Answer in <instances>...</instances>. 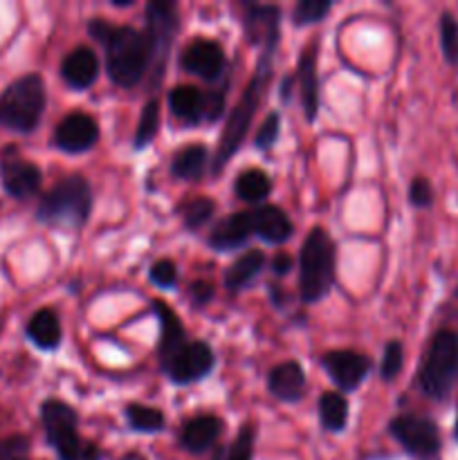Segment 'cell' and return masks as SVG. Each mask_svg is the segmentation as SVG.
<instances>
[{
	"mask_svg": "<svg viewBox=\"0 0 458 460\" xmlns=\"http://www.w3.org/2000/svg\"><path fill=\"white\" fill-rule=\"evenodd\" d=\"M88 31L106 49V72L121 88H135L153 63V48L146 31L128 25H112L103 18L88 22Z\"/></svg>",
	"mask_w": 458,
	"mask_h": 460,
	"instance_id": "obj_1",
	"label": "cell"
},
{
	"mask_svg": "<svg viewBox=\"0 0 458 460\" xmlns=\"http://www.w3.org/2000/svg\"><path fill=\"white\" fill-rule=\"evenodd\" d=\"M278 40H269V43L263 45V52L259 57V66H256V72L251 75L250 84L242 90L241 99L233 106L232 115H229L227 126H225L223 135H220L218 151H216L214 157V173H220L223 166L227 164L229 157L241 148L242 139H245L247 130H250L251 121H254L256 111L260 108V102H263L265 93H268L269 76H272V61H274V49H277Z\"/></svg>",
	"mask_w": 458,
	"mask_h": 460,
	"instance_id": "obj_2",
	"label": "cell"
},
{
	"mask_svg": "<svg viewBox=\"0 0 458 460\" xmlns=\"http://www.w3.org/2000/svg\"><path fill=\"white\" fill-rule=\"evenodd\" d=\"M92 211V189L84 175L58 180L36 207V220L54 227L81 229Z\"/></svg>",
	"mask_w": 458,
	"mask_h": 460,
	"instance_id": "obj_3",
	"label": "cell"
},
{
	"mask_svg": "<svg viewBox=\"0 0 458 460\" xmlns=\"http://www.w3.org/2000/svg\"><path fill=\"white\" fill-rule=\"evenodd\" d=\"M48 106L43 76L30 72L18 76L0 93V128L13 133H31Z\"/></svg>",
	"mask_w": 458,
	"mask_h": 460,
	"instance_id": "obj_4",
	"label": "cell"
},
{
	"mask_svg": "<svg viewBox=\"0 0 458 460\" xmlns=\"http://www.w3.org/2000/svg\"><path fill=\"white\" fill-rule=\"evenodd\" d=\"M335 283V243L323 227H313L299 254V295L305 304L323 299Z\"/></svg>",
	"mask_w": 458,
	"mask_h": 460,
	"instance_id": "obj_5",
	"label": "cell"
},
{
	"mask_svg": "<svg viewBox=\"0 0 458 460\" xmlns=\"http://www.w3.org/2000/svg\"><path fill=\"white\" fill-rule=\"evenodd\" d=\"M458 380V332L440 328L431 337L418 371V385L427 398L443 402Z\"/></svg>",
	"mask_w": 458,
	"mask_h": 460,
	"instance_id": "obj_6",
	"label": "cell"
},
{
	"mask_svg": "<svg viewBox=\"0 0 458 460\" xmlns=\"http://www.w3.org/2000/svg\"><path fill=\"white\" fill-rule=\"evenodd\" d=\"M40 422L45 436L61 460H101V452L94 443L84 440L76 431V411L61 400H45L40 407Z\"/></svg>",
	"mask_w": 458,
	"mask_h": 460,
	"instance_id": "obj_7",
	"label": "cell"
},
{
	"mask_svg": "<svg viewBox=\"0 0 458 460\" xmlns=\"http://www.w3.org/2000/svg\"><path fill=\"white\" fill-rule=\"evenodd\" d=\"M389 434L413 460H436L443 449V436L431 418L402 413L389 422Z\"/></svg>",
	"mask_w": 458,
	"mask_h": 460,
	"instance_id": "obj_8",
	"label": "cell"
},
{
	"mask_svg": "<svg viewBox=\"0 0 458 460\" xmlns=\"http://www.w3.org/2000/svg\"><path fill=\"white\" fill-rule=\"evenodd\" d=\"M162 371L173 385H191L214 371V350L205 341H184L175 353L162 359Z\"/></svg>",
	"mask_w": 458,
	"mask_h": 460,
	"instance_id": "obj_9",
	"label": "cell"
},
{
	"mask_svg": "<svg viewBox=\"0 0 458 460\" xmlns=\"http://www.w3.org/2000/svg\"><path fill=\"white\" fill-rule=\"evenodd\" d=\"M0 180L7 196L13 200H27L39 193L43 175L34 162L18 155L13 146H7L0 151Z\"/></svg>",
	"mask_w": 458,
	"mask_h": 460,
	"instance_id": "obj_10",
	"label": "cell"
},
{
	"mask_svg": "<svg viewBox=\"0 0 458 460\" xmlns=\"http://www.w3.org/2000/svg\"><path fill=\"white\" fill-rule=\"evenodd\" d=\"M175 30H178V13H175L173 3H160L153 0L146 4V36L153 48V61L157 63V72L164 70L166 54H169L171 40H173Z\"/></svg>",
	"mask_w": 458,
	"mask_h": 460,
	"instance_id": "obj_11",
	"label": "cell"
},
{
	"mask_svg": "<svg viewBox=\"0 0 458 460\" xmlns=\"http://www.w3.org/2000/svg\"><path fill=\"white\" fill-rule=\"evenodd\" d=\"M323 371L341 391L359 389L371 371V359L355 350H330L321 359Z\"/></svg>",
	"mask_w": 458,
	"mask_h": 460,
	"instance_id": "obj_12",
	"label": "cell"
},
{
	"mask_svg": "<svg viewBox=\"0 0 458 460\" xmlns=\"http://www.w3.org/2000/svg\"><path fill=\"white\" fill-rule=\"evenodd\" d=\"M99 126L85 112H70L54 128V146L63 153H84L97 144Z\"/></svg>",
	"mask_w": 458,
	"mask_h": 460,
	"instance_id": "obj_13",
	"label": "cell"
},
{
	"mask_svg": "<svg viewBox=\"0 0 458 460\" xmlns=\"http://www.w3.org/2000/svg\"><path fill=\"white\" fill-rule=\"evenodd\" d=\"M180 66L189 75L202 76L207 81L218 79L220 72L225 70V52L216 40L196 39L184 48L182 57H180Z\"/></svg>",
	"mask_w": 458,
	"mask_h": 460,
	"instance_id": "obj_14",
	"label": "cell"
},
{
	"mask_svg": "<svg viewBox=\"0 0 458 460\" xmlns=\"http://www.w3.org/2000/svg\"><path fill=\"white\" fill-rule=\"evenodd\" d=\"M211 93H202L196 85H178L169 93V108L175 119L187 126L211 121Z\"/></svg>",
	"mask_w": 458,
	"mask_h": 460,
	"instance_id": "obj_15",
	"label": "cell"
},
{
	"mask_svg": "<svg viewBox=\"0 0 458 460\" xmlns=\"http://www.w3.org/2000/svg\"><path fill=\"white\" fill-rule=\"evenodd\" d=\"M254 236V216L251 211H238L227 216L209 234V245L216 252H232L245 245Z\"/></svg>",
	"mask_w": 458,
	"mask_h": 460,
	"instance_id": "obj_16",
	"label": "cell"
},
{
	"mask_svg": "<svg viewBox=\"0 0 458 460\" xmlns=\"http://www.w3.org/2000/svg\"><path fill=\"white\" fill-rule=\"evenodd\" d=\"M101 63L90 48H75L61 63V76L70 88L85 90L99 79Z\"/></svg>",
	"mask_w": 458,
	"mask_h": 460,
	"instance_id": "obj_17",
	"label": "cell"
},
{
	"mask_svg": "<svg viewBox=\"0 0 458 460\" xmlns=\"http://www.w3.org/2000/svg\"><path fill=\"white\" fill-rule=\"evenodd\" d=\"M317 43L310 45L299 58L296 67V79H299L301 106H304L305 119L314 121L319 112V79H317Z\"/></svg>",
	"mask_w": 458,
	"mask_h": 460,
	"instance_id": "obj_18",
	"label": "cell"
},
{
	"mask_svg": "<svg viewBox=\"0 0 458 460\" xmlns=\"http://www.w3.org/2000/svg\"><path fill=\"white\" fill-rule=\"evenodd\" d=\"M268 389L281 402H296L304 398L305 373L301 364L283 362L274 367L268 376Z\"/></svg>",
	"mask_w": 458,
	"mask_h": 460,
	"instance_id": "obj_19",
	"label": "cell"
},
{
	"mask_svg": "<svg viewBox=\"0 0 458 460\" xmlns=\"http://www.w3.org/2000/svg\"><path fill=\"white\" fill-rule=\"evenodd\" d=\"M251 216H254V234L260 241L269 243V245H283L286 241H290L295 227L283 209L274 205H263L251 211Z\"/></svg>",
	"mask_w": 458,
	"mask_h": 460,
	"instance_id": "obj_20",
	"label": "cell"
},
{
	"mask_svg": "<svg viewBox=\"0 0 458 460\" xmlns=\"http://www.w3.org/2000/svg\"><path fill=\"white\" fill-rule=\"evenodd\" d=\"M220 431H223V422H220V418L216 416L191 418V420L182 427L180 445H182L189 454H205L207 449L214 447Z\"/></svg>",
	"mask_w": 458,
	"mask_h": 460,
	"instance_id": "obj_21",
	"label": "cell"
},
{
	"mask_svg": "<svg viewBox=\"0 0 458 460\" xmlns=\"http://www.w3.org/2000/svg\"><path fill=\"white\" fill-rule=\"evenodd\" d=\"M278 7L269 4H247L245 30L250 43H259L263 48L269 40H278Z\"/></svg>",
	"mask_w": 458,
	"mask_h": 460,
	"instance_id": "obj_22",
	"label": "cell"
},
{
	"mask_svg": "<svg viewBox=\"0 0 458 460\" xmlns=\"http://www.w3.org/2000/svg\"><path fill=\"white\" fill-rule=\"evenodd\" d=\"M27 337H30L31 344L40 350H54L61 346L63 331L61 322H58L57 313L49 308H40L39 313L31 314V319L27 322Z\"/></svg>",
	"mask_w": 458,
	"mask_h": 460,
	"instance_id": "obj_23",
	"label": "cell"
},
{
	"mask_svg": "<svg viewBox=\"0 0 458 460\" xmlns=\"http://www.w3.org/2000/svg\"><path fill=\"white\" fill-rule=\"evenodd\" d=\"M153 310H155V314L160 317V344H157V355H160L162 362V359L169 358L171 353H175V350L187 341V337H184V328L182 323H180V317L164 304V301H153Z\"/></svg>",
	"mask_w": 458,
	"mask_h": 460,
	"instance_id": "obj_24",
	"label": "cell"
},
{
	"mask_svg": "<svg viewBox=\"0 0 458 460\" xmlns=\"http://www.w3.org/2000/svg\"><path fill=\"white\" fill-rule=\"evenodd\" d=\"M265 268V254L260 250H250L238 256L225 272V288L229 292H241L242 288L250 286L260 270Z\"/></svg>",
	"mask_w": 458,
	"mask_h": 460,
	"instance_id": "obj_25",
	"label": "cell"
},
{
	"mask_svg": "<svg viewBox=\"0 0 458 460\" xmlns=\"http://www.w3.org/2000/svg\"><path fill=\"white\" fill-rule=\"evenodd\" d=\"M207 164H209V151L205 144H189L175 153L171 171L175 178L191 182V180H200L205 175Z\"/></svg>",
	"mask_w": 458,
	"mask_h": 460,
	"instance_id": "obj_26",
	"label": "cell"
},
{
	"mask_svg": "<svg viewBox=\"0 0 458 460\" xmlns=\"http://www.w3.org/2000/svg\"><path fill=\"white\" fill-rule=\"evenodd\" d=\"M233 191H236V196L241 200L260 202L272 193V180H269V175L265 171L247 169L242 173H238Z\"/></svg>",
	"mask_w": 458,
	"mask_h": 460,
	"instance_id": "obj_27",
	"label": "cell"
},
{
	"mask_svg": "<svg viewBox=\"0 0 458 460\" xmlns=\"http://www.w3.org/2000/svg\"><path fill=\"white\" fill-rule=\"evenodd\" d=\"M319 418H321V427L326 431H341L348 422V402L337 391H328L319 400Z\"/></svg>",
	"mask_w": 458,
	"mask_h": 460,
	"instance_id": "obj_28",
	"label": "cell"
},
{
	"mask_svg": "<svg viewBox=\"0 0 458 460\" xmlns=\"http://www.w3.org/2000/svg\"><path fill=\"white\" fill-rule=\"evenodd\" d=\"M126 420L130 429L142 431V434H155L164 427V413L160 409L142 407V404H128L126 407Z\"/></svg>",
	"mask_w": 458,
	"mask_h": 460,
	"instance_id": "obj_29",
	"label": "cell"
},
{
	"mask_svg": "<svg viewBox=\"0 0 458 460\" xmlns=\"http://www.w3.org/2000/svg\"><path fill=\"white\" fill-rule=\"evenodd\" d=\"M157 128H160V102L157 99H151V102L144 106L142 115H139L137 121V130H135V148L142 151L146 148L148 144L155 139Z\"/></svg>",
	"mask_w": 458,
	"mask_h": 460,
	"instance_id": "obj_30",
	"label": "cell"
},
{
	"mask_svg": "<svg viewBox=\"0 0 458 460\" xmlns=\"http://www.w3.org/2000/svg\"><path fill=\"white\" fill-rule=\"evenodd\" d=\"M440 49L449 66H458V18L452 12H443L438 21Z\"/></svg>",
	"mask_w": 458,
	"mask_h": 460,
	"instance_id": "obj_31",
	"label": "cell"
},
{
	"mask_svg": "<svg viewBox=\"0 0 458 460\" xmlns=\"http://www.w3.org/2000/svg\"><path fill=\"white\" fill-rule=\"evenodd\" d=\"M214 211H216V202L211 200V198L198 196V198H191V200L182 207V220L189 229H198L202 227L207 220H211Z\"/></svg>",
	"mask_w": 458,
	"mask_h": 460,
	"instance_id": "obj_32",
	"label": "cell"
},
{
	"mask_svg": "<svg viewBox=\"0 0 458 460\" xmlns=\"http://www.w3.org/2000/svg\"><path fill=\"white\" fill-rule=\"evenodd\" d=\"M332 9L330 0H301L292 12V22L295 25H310L319 22Z\"/></svg>",
	"mask_w": 458,
	"mask_h": 460,
	"instance_id": "obj_33",
	"label": "cell"
},
{
	"mask_svg": "<svg viewBox=\"0 0 458 460\" xmlns=\"http://www.w3.org/2000/svg\"><path fill=\"white\" fill-rule=\"evenodd\" d=\"M404 367V349L400 341H389L384 349V358H382V380L391 382L400 376Z\"/></svg>",
	"mask_w": 458,
	"mask_h": 460,
	"instance_id": "obj_34",
	"label": "cell"
},
{
	"mask_svg": "<svg viewBox=\"0 0 458 460\" xmlns=\"http://www.w3.org/2000/svg\"><path fill=\"white\" fill-rule=\"evenodd\" d=\"M0 460H30V438L21 434L0 438Z\"/></svg>",
	"mask_w": 458,
	"mask_h": 460,
	"instance_id": "obj_35",
	"label": "cell"
},
{
	"mask_svg": "<svg viewBox=\"0 0 458 460\" xmlns=\"http://www.w3.org/2000/svg\"><path fill=\"white\" fill-rule=\"evenodd\" d=\"M148 277H151V281L155 283L157 288H164V290H169V288H173L175 283H178V268H175L173 261H169V259L155 261V263L151 265V272H148Z\"/></svg>",
	"mask_w": 458,
	"mask_h": 460,
	"instance_id": "obj_36",
	"label": "cell"
},
{
	"mask_svg": "<svg viewBox=\"0 0 458 460\" xmlns=\"http://www.w3.org/2000/svg\"><path fill=\"white\" fill-rule=\"evenodd\" d=\"M251 454H254V427L245 425L229 447L227 460H251Z\"/></svg>",
	"mask_w": 458,
	"mask_h": 460,
	"instance_id": "obj_37",
	"label": "cell"
},
{
	"mask_svg": "<svg viewBox=\"0 0 458 460\" xmlns=\"http://www.w3.org/2000/svg\"><path fill=\"white\" fill-rule=\"evenodd\" d=\"M409 202L418 209H427V207L434 205V189L427 178H416L409 187Z\"/></svg>",
	"mask_w": 458,
	"mask_h": 460,
	"instance_id": "obj_38",
	"label": "cell"
},
{
	"mask_svg": "<svg viewBox=\"0 0 458 460\" xmlns=\"http://www.w3.org/2000/svg\"><path fill=\"white\" fill-rule=\"evenodd\" d=\"M277 137H278V115L277 112H269V115L265 117L263 126L259 128V133H256L254 144L259 148H272V144L277 142Z\"/></svg>",
	"mask_w": 458,
	"mask_h": 460,
	"instance_id": "obj_39",
	"label": "cell"
},
{
	"mask_svg": "<svg viewBox=\"0 0 458 460\" xmlns=\"http://www.w3.org/2000/svg\"><path fill=\"white\" fill-rule=\"evenodd\" d=\"M191 299L196 301L198 305H202V304H207V301L211 299V296H214V283H209V281H196V283H191Z\"/></svg>",
	"mask_w": 458,
	"mask_h": 460,
	"instance_id": "obj_40",
	"label": "cell"
},
{
	"mask_svg": "<svg viewBox=\"0 0 458 460\" xmlns=\"http://www.w3.org/2000/svg\"><path fill=\"white\" fill-rule=\"evenodd\" d=\"M272 270H274V274L283 277V274H287L292 270V259L286 254V252H278L272 261Z\"/></svg>",
	"mask_w": 458,
	"mask_h": 460,
	"instance_id": "obj_41",
	"label": "cell"
},
{
	"mask_svg": "<svg viewBox=\"0 0 458 460\" xmlns=\"http://www.w3.org/2000/svg\"><path fill=\"white\" fill-rule=\"evenodd\" d=\"M119 460H146L142 456V454H137V452H128V454H124V456H121Z\"/></svg>",
	"mask_w": 458,
	"mask_h": 460,
	"instance_id": "obj_42",
	"label": "cell"
},
{
	"mask_svg": "<svg viewBox=\"0 0 458 460\" xmlns=\"http://www.w3.org/2000/svg\"><path fill=\"white\" fill-rule=\"evenodd\" d=\"M454 438H456L458 443V416H456V425H454Z\"/></svg>",
	"mask_w": 458,
	"mask_h": 460,
	"instance_id": "obj_43",
	"label": "cell"
}]
</instances>
